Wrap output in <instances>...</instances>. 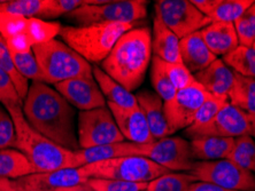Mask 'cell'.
Wrapping results in <instances>:
<instances>
[{
  "instance_id": "52",
  "label": "cell",
  "mask_w": 255,
  "mask_h": 191,
  "mask_svg": "<svg viewBox=\"0 0 255 191\" xmlns=\"http://www.w3.org/2000/svg\"><path fill=\"white\" fill-rule=\"evenodd\" d=\"M1 2H2V0H0V5H1Z\"/></svg>"
},
{
  "instance_id": "45",
  "label": "cell",
  "mask_w": 255,
  "mask_h": 191,
  "mask_svg": "<svg viewBox=\"0 0 255 191\" xmlns=\"http://www.w3.org/2000/svg\"><path fill=\"white\" fill-rule=\"evenodd\" d=\"M220 0H191V2L193 3L194 7L199 10V12L202 13L205 16L209 18L213 10L215 9Z\"/></svg>"
},
{
  "instance_id": "26",
  "label": "cell",
  "mask_w": 255,
  "mask_h": 191,
  "mask_svg": "<svg viewBox=\"0 0 255 191\" xmlns=\"http://www.w3.org/2000/svg\"><path fill=\"white\" fill-rule=\"evenodd\" d=\"M35 173L23 153L15 149L0 150V179L17 180Z\"/></svg>"
},
{
  "instance_id": "12",
  "label": "cell",
  "mask_w": 255,
  "mask_h": 191,
  "mask_svg": "<svg viewBox=\"0 0 255 191\" xmlns=\"http://www.w3.org/2000/svg\"><path fill=\"white\" fill-rule=\"evenodd\" d=\"M209 96L211 94H208L206 89L194 80L185 88L177 91L171 101L164 103V115L170 134L186 129L192 125L199 109Z\"/></svg>"
},
{
  "instance_id": "44",
  "label": "cell",
  "mask_w": 255,
  "mask_h": 191,
  "mask_svg": "<svg viewBox=\"0 0 255 191\" xmlns=\"http://www.w3.org/2000/svg\"><path fill=\"white\" fill-rule=\"evenodd\" d=\"M5 41L10 53H27L32 51V45L25 33L10 37L8 39H5Z\"/></svg>"
},
{
  "instance_id": "3",
  "label": "cell",
  "mask_w": 255,
  "mask_h": 191,
  "mask_svg": "<svg viewBox=\"0 0 255 191\" xmlns=\"http://www.w3.org/2000/svg\"><path fill=\"white\" fill-rule=\"evenodd\" d=\"M9 112L16 133V150L27 157L35 173H47L75 168V152L60 147L29 125L22 107L6 108Z\"/></svg>"
},
{
  "instance_id": "47",
  "label": "cell",
  "mask_w": 255,
  "mask_h": 191,
  "mask_svg": "<svg viewBox=\"0 0 255 191\" xmlns=\"http://www.w3.org/2000/svg\"><path fill=\"white\" fill-rule=\"evenodd\" d=\"M6 191H29V190L25 188V186L23 185V182L21 181V179H17V180H8V181H7Z\"/></svg>"
},
{
  "instance_id": "34",
  "label": "cell",
  "mask_w": 255,
  "mask_h": 191,
  "mask_svg": "<svg viewBox=\"0 0 255 191\" xmlns=\"http://www.w3.org/2000/svg\"><path fill=\"white\" fill-rule=\"evenodd\" d=\"M46 6V0H2L1 12L16 14L25 18H40Z\"/></svg>"
},
{
  "instance_id": "4",
  "label": "cell",
  "mask_w": 255,
  "mask_h": 191,
  "mask_svg": "<svg viewBox=\"0 0 255 191\" xmlns=\"http://www.w3.org/2000/svg\"><path fill=\"white\" fill-rule=\"evenodd\" d=\"M133 24L99 23L61 28L60 38L89 63L103 62L113 50L118 40Z\"/></svg>"
},
{
  "instance_id": "5",
  "label": "cell",
  "mask_w": 255,
  "mask_h": 191,
  "mask_svg": "<svg viewBox=\"0 0 255 191\" xmlns=\"http://www.w3.org/2000/svg\"><path fill=\"white\" fill-rule=\"evenodd\" d=\"M45 84L57 85L74 78H93V66L63 41L53 39L32 47Z\"/></svg>"
},
{
  "instance_id": "51",
  "label": "cell",
  "mask_w": 255,
  "mask_h": 191,
  "mask_svg": "<svg viewBox=\"0 0 255 191\" xmlns=\"http://www.w3.org/2000/svg\"><path fill=\"white\" fill-rule=\"evenodd\" d=\"M253 48H254V50H255V41H254V44H253V46H252Z\"/></svg>"
},
{
  "instance_id": "17",
  "label": "cell",
  "mask_w": 255,
  "mask_h": 191,
  "mask_svg": "<svg viewBox=\"0 0 255 191\" xmlns=\"http://www.w3.org/2000/svg\"><path fill=\"white\" fill-rule=\"evenodd\" d=\"M193 76L208 94L219 99L229 100V93L235 80V71L229 68L223 60L217 59L211 65L200 72L194 73Z\"/></svg>"
},
{
  "instance_id": "16",
  "label": "cell",
  "mask_w": 255,
  "mask_h": 191,
  "mask_svg": "<svg viewBox=\"0 0 255 191\" xmlns=\"http://www.w3.org/2000/svg\"><path fill=\"white\" fill-rule=\"evenodd\" d=\"M88 180L81 167L63 168L47 173H33L25 178H21V181L29 191H57L73 188L84 185Z\"/></svg>"
},
{
  "instance_id": "36",
  "label": "cell",
  "mask_w": 255,
  "mask_h": 191,
  "mask_svg": "<svg viewBox=\"0 0 255 191\" xmlns=\"http://www.w3.org/2000/svg\"><path fill=\"white\" fill-rule=\"evenodd\" d=\"M241 46L252 47L255 41V1L234 23Z\"/></svg>"
},
{
  "instance_id": "10",
  "label": "cell",
  "mask_w": 255,
  "mask_h": 191,
  "mask_svg": "<svg viewBox=\"0 0 255 191\" xmlns=\"http://www.w3.org/2000/svg\"><path fill=\"white\" fill-rule=\"evenodd\" d=\"M133 156L148 158L170 172H190L194 163L190 142L177 136H167L148 144L136 143Z\"/></svg>"
},
{
  "instance_id": "42",
  "label": "cell",
  "mask_w": 255,
  "mask_h": 191,
  "mask_svg": "<svg viewBox=\"0 0 255 191\" xmlns=\"http://www.w3.org/2000/svg\"><path fill=\"white\" fill-rule=\"evenodd\" d=\"M0 103L5 108L23 107V101L15 88L8 74L0 68Z\"/></svg>"
},
{
  "instance_id": "28",
  "label": "cell",
  "mask_w": 255,
  "mask_h": 191,
  "mask_svg": "<svg viewBox=\"0 0 255 191\" xmlns=\"http://www.w3.org/2000/svg\"><path fill=\"white\" fill-rule=\"evenodd\" d=\"M61 28L62 25L58 22H47L42 18L32 17L28 18L25 35L33 47L55 39V37L60 35Z\"/></svg>"
},
{
  "instance_id": "19",
  "label": "cell",
  "mask_w": 255,
  "mask_h": 191,
  "mask_svg": "<svg viewBox=\"0 0 255 191\" xmlns=\"http://www.w3.org/2000/svg\"><path fill=\"white\" fill-rule=\"evenodd\" d=\"M179 50L183 64L192 74L200 72L217 60V56L205 44L200 32H194L181 39Z\"/></svg>"
},
{
  "instance_id": "50",
  "label": "cell",
  "mask_w": 255,
  "mask_h": 191,
  "mask_svg": "<svg viewBox=\"0 0 255 191\" xmlns=\"http://www.w3.org/2000/svg\"><path fill=\"white\" fill-rule=\"evenodd\" d=\"M7 181H8V179H0V191H6Z\"/></svg>"
},
{
  "instance_id": "37",
  "label": "cell",
  "mask_w": 255,
  "mask_h": 191,
  "mask_svg": "<svg viewBox=\"0 0 255 191\" xmlns=\"http://www.w3.org/2000/svg\"><path fill=\"white\" fill-rule=\"evenodd\" d=\"M86 185L95 191H144L147 188L148 183L127 182L110 179H89Z\"/></svg>"
},
{
  "instance_id": "29",
  "label": "cell",
  "mask_w": 255,
  "mask_h": 191,
  "mask_svg": "<svg viewBox=\"0 0 255 191\" xmlns=\"http://www.w3.org/2000/svg\"><path fill=\"white\" fill-rule=\"evenodd\" d=\"M194 182L198 179L191 173L170 172L149 182L145 191H189Z\"/></svg>"
},
{
  "instance_id": "1",
  "label": "cell",
  "mask_w": 255,
  "mask_h": 191,
  "mask_svg": "<svg viewBox=\"0 0 255 191\" xmlns=\"http://www.w3.org/2000/svg\"><path fill=\"white\" fill-rule=\"evenodd\" d=\"M22 111L29 125L48 140L70 151L81 150L75 129L74 107L45 82L33 81Z\"/></svg>"
},
{
  "instance_id": "9",
  "label": "cell",
  "mask_w": 255,
  "mask_h": 191,
  "mask_svg": "<svg viewBox=\"0 0 255 191\" xmlns=\"http://www.w3.org/2000/svg\"><path fill=\"white\" fill-rule=\"evenodd\" d=\"M198 181L237 191H255V174L229 159L194 162L189 172Z\"/></svg>"
},
{
  "instance_id": "21",
  "label": "cell",
  "mask_w": 255,
  "mask_h": 191,
  "mask_svg": "<svg viewBox=\"0 0 255 191\" xmlns=\"http://www.w3.org/2000/svg\"><path fill=\"white\" fill-rule=\"evenodd\" d=\"M191 151L197 162H214L228 159L235 147L234 137L201 136L191 140Z\"/></svg>"
},
{
  "instance_id": "7",
  "label": "cell",
  "mask_w": 255,
  "mask_h": 191,
  "mask_svg": "<svg viewBox=\"0 0 255 191\" xmlns=\"http://www.w3.org/2000/svg\"><path fill=\"white\" fill-rule=\"evenodd\" d=\"M147 15V1L144 0H120L84 5L66 15L68 20L80 25L99 23H128L134 24Z\"/></svg>"
},
{
  "instance_id": "31",
  "label": "cell",
  "mask_w": 255,
  "mask_h": 191,
  "mask_svg": "<svg viewBox=\"0 0 255 191\" xmlns=\"http://www.w3.org/2000/svg\"><path fill=\"white\" fill-rule=\"evenodd\" d=\"M229 160L244 170L255 172V141L251 135H242L235 138V147Z\"/></svg>"
},
{
  "instance_id": "35",
  "label": "cell",
  "mask_w": 255,
  "mask_h": 191,
  "mask_svg": "<svg viewBox=\"0 0 255 191\" xmlns=\"http://www.w3.org/2000/svg\"><path fill=\"white\" fill-rule=\"evenodd\" d=\"M12 54L13 62L15 68L18 71V73L27 80L40 81L44 82V78L40 71L39 64L37 62L36 56L32 51L27 53H10Z\"/></svg>"
},
{
  "instance_id": "53",
  "label": "cell",
  "mask_w": 255,
  "mask_h": 191,
  "mask_svg": "<svg viewBox=\"0 0 255 191\" xmlns=\"http://www.w3.org/2000/svg\"><path fill=\"white\" fill-rule=\"evenodd\" d=\"M144 191H145V190H144Z\"/></svg>"
},
{
  "instance_id": "18",
  "label": "cell",
  "mask_w": 255,
  "mask_h": 191,
  "mask_svg": "<svg viewBox=\"0 0 255 191\" xmlns=\"http://www.w3.org/2000/svg\"><path fill=\"white\" fill-rule=\"evenodd\" d=\"M138 106L144 114L154 140L170 135L168 122L164 115V103L161 97L154 92L141 91L137 93Z\"/></svg>"
},
{
  "instance_id": "22",
  "label": "cell",
  "mask_w": 255,
  "mask_h": 191,
  "mask_svg": "<svg viewBox=\"0 0 255 191\" xmlns=\"http://www.w3.org/2000/svg\"><path fill=\"white\" fill-rule=\"evenodd\" d=\"M136 143L132 142H119V143L100 145L96 148L81 149L75 151V168L85 165L104 162V160L120 158V157H134L133 151Z\"/></svg>"
},
{
  "instance_id": "48",
  "label": "cell",
  "mask_w": 255,
  "mask_h": 191,
  "mask_svg": "<svg viewBox=\"0 0 255 191\" xmlns=\"http://www.w3.org/2000/svg\"><path fill=\"white\" fill-rule=\"evenodd\" d=\"M57 191H95L93 190L91 187H89L86 183L84 185H80V186H76V187H73V188H66V189H60Z\"/></svg>"
},
{
  "instance_id": "14",
  "label": "cell",
  "mask_w": 255,
  "mask_h": 191,
  "mask_svg": "<svg viewBox=\"0 0 255 191\" xmlns=\"http://www.w3.org/2000/svg\"><path fill=\"white\" fill-rule=\"evenodd\" d=\"M58 91L74 108L89 111L106 107V99L95 78H74L55 85Z\"/></svg>"
},
{
  "instance_id": "13",
  "label": "cell",
  "mask_w": 255,
  "mask_h": 191,
  "mask_svg": "<svg viewBox=\"0 0 255 191\" xmlns=\"http://www.w3.org/2000/svg\"><path fill=\"white\" fill-rule=\"evenodd\" d=\"M185 135L191 140L201 136L238 137L251 135L249 115L228 102L208 123L198 127H187Z\"/></svg>"
},
{
  "instance_id": "2",
  "label": "cell",
  "mask_w": 255,
  "mask_h": 191,
  "mask_svg": "<svg viewBox=\"0 0 255 191\" xmlns=\"http://www.w3.org/2000/svg\"><path fill=\"white\" fill-rule=\"evenodd\" d=\"M151 56L149 29H131L118 40L110 55L101 62V69L128 91L132 92L144 81Z\"/></svg>"
},
{
  "instance_id": "6",
  "label": "cell",
  "mask_w": 255,
  "mask_h": 191,
  "mask_svg": "<svg viewBox=\"0 0 255 191\" xmlns=\"http://www.w3.org/2000/svg\"><path fill=\"white\" fill-rule=\"evenodd\" d=\"M88 179L121 180L127 182L149 183L153 180L170 173L167 168L145 157H120L85 165L81 167Z\"/></svg>"
},
{
  "instance_id": "20",
  "label": "cell",
  "mask_w": 255,
  "mask_h": 191,
  "mask_svg": "<svg viewBox=\"0 0 255 191\" xmlns=\"http://www.w3.org/2000/svg\"><path fill=\"white\" fill-rule=\"evenodd\" d=\"M199 32L209 51L216 56H226L239 46L237 32L232 23L212 22Z\"/></svg>"
},
{
  "instance_id": "43",
  "label": "cell",
  "mask_w": 255,
  "mask_h": 191,
  "mask_svg": "<svg viewBox=\"0 0 255 191\" xmlns=\"http://www.w3.org/2000/svg\"><path fill=\"white\" fill-rule=\"evenodd\" d=\"M228 102L229 100L227 99H219V97H214L211 95L205 101V103L202 104L200 109H199L196 116V119H194L193 124L190 127L201 126L204 125V124L208 123L209 121H212V119L216 116L217 112L222 109Z\"/></svg>"
},
{
  "instance_id": "32",
  "label": "cell",
  "mask_w": 255,
  "mask_h": 191,
  "mask_svg": "<svg viewBox=\"0 0 255 191\" xmlns=\"http://www.w3.org/2000/svg\"><path fill=\"white\" fill-rule=\"evenodd\" d=\"M151 81L154 91L161 99L163 103H167L174 99L177 89L172 84L171 80L168 77L166 71L162 68L161 60L156 56L152 58V66H151Z\"/></svg>"
},
{
  "instance_id": "23",
  "label": "cell",
  "mask_w": 255,
  "mask_h": 191,
  "mask_svg": "<svg viewBox=\"0 0 255 191\" xmlns=\"http://www.w3.org/2000/svg\"><path fill=\"white\" fill-rule=\"evenodd\" d=\"M179 41L181 39L168 29L162 21L157 17L154 18L152 39V51L154 52V56L168 63L182 62Z\"/></svg>"
},
{
  "instance_id": "38",
  "label": "cell",
  "mask_w": 255,
  "mask_h": 191,
  "mask_svg": "<svg viewBox=\"0 0 255 191\" xmlns=\"http://www.w3.org/2000/svg\"><path fill=\"white\" fill-rule=\"evenodd\" d=\"M28 18L0 10V36L3 39L25 33Z\"/></svg>"
},
{
  "instance_id": "41",
  "label": "cell",
  "mask_w": 255,
  "mask_h": 191,
  "mask_svg": "<svg viewBox=\"0 0 255 191\" xmlns=\"http://www.w3.org/2000/svg\"><path fill=\"white\" fill-rule=\"evenodd\" d=\"M161 63H162L163 70L166 71L168 77H169V79L171 80L172 84H174L177 91L185 88L186 86L192 84V82L196 80L194 79L193 74L187 70L184 64H183V62L168 63L161 60Z\"/></svg>"
},
{
  "instance_id": "39",
  "label": "cell",
  "mask_w": 255,
  "mask_h": 191,
  "mask_svg": "<svg viewBox=\"0 0 255 191\" xmlns=\"http://www.w3.org/2000/svg\"><path fill=\"white\" fill-rule=\"evenodd\" d=\"M84 5H89V0H46V6L40 18L44 20L68 15Z\"/></svg>"
},
{
  "instance_id": "15",
  "label": "cell",
  "mask_w": 255,
  "mask_h": 191,
  "mask_svg": "<svg viewBox=\"0 0 255 191\" xmlns=\"http://www.w3.org/2000/svg\"><path fill=\"white\" fill-rule=\"evenodd\" d=\"M107 104L108 109L111 110L115 119L116 125L128 142L137 144H148L155 141L139 107L126 109V108L118 107L112 103Z\"/></svg>"
},
{
  "instance_id": "27",
  "label": "cell",
  "mask_w": 255,
  "mask_h": 191,
  "mask_svg": "<svg viewBox=\"0 0 255 191\" xmlns=\"http://www.w3.org/2000/svg\"><path fill=\"white\" fill-rule=\"evenodd\" d=\"M223 62L238 74L255 78V50L253 47L239 45L235 51L223 56Z\"/></svg>"
},
{
  "instance_id": "46",
  "label": "cell",
  "mask_w": 255,
  "mask_h": 191,
  "mask_svg": "<svg viewBox=\"0 0 255 191\" xmlns=\"http://www.w3.org/2000/svg\"><path fill=\"white\" fill-rule=\"evenodd\" d=\"M189 191H237V190L227 189V188H223V187L212 185V183L198 181L191 185Z\"/></svg>"
},
{
  "instance_id": "40",
  "label": "cell",
  "mask_w": 255,
  "mask_h": 191,
  "mask_svg": "<svg viewBox=\"0 0 255 191\" xmlns=\"http://www.w3.org/2000/svg\"><path fill=\"white\" fill-rule=\"evenodd\" d=\"M16 149V133L9 112L0 103V150Z\"/></svg>"
},
{
  "instance_id": "11",
  "label": "cell",
  "mask_w": 255,
  "mask_h": 191,
  "mask_svg": "<svg viewBox=\"0 0 255 191\" xmlns=\"http://www.w3.org/2000/svg\"><path fill=\"white\" fill-rule=\"evenodd\" d=\"M154 9L155 17L179 39L199 32L212 23L211 18L199 12L189 0H157Z\"/></svg>"
},
{
  "instance_id": "33",
  "label": "cell",
  "mask_w": 255,
  "mask_h": 191,
  "mask_svg": "<svg viewBox=\"0 0 255 191\" xmlns=\"http://www.w3.org/2000/svg\"><path fill=\"white\" fill-rule=\"evenodd\" d=\"M0 68L8 74L13 81L15 88H16L18 95L21 97V100L24 101L30 87L29 82L25 78H23L18 73V71L15 68L12 54H10L8 47H7L5 39L1 36H0Z\"/></svg>"
},
{
  "instance_id": "49",
  "label": "cell",
  "mask_w": 255,
  "mask_h": 191,
  "mask_svg": "<svg viewBox=\"0 0 255 191\" xmlns=\"http://www.w3.org/2000/svg\"><path fill=\"white\" fill-rule=\"evenodd\" d=\"M251 122V136L255 138V116H249Z\"/></svg>"
},
{
  "instance_id": "30",
  "label": "cell",
  "mask_w": 255,
  "mask_h": 191,
  "mask_svg": "<svg viewBox=\"0 0 255 191\" xmlns=\"http://www.w3.org/2000/svg\"><path fill=\"white\" fill-rule=\"evenodd\" d=\"M253 2L254 0H220L209 18L212 22L234 24Z\"/></svg>"
},
{
  "instance_id": "25",
  "label": "cell",
  "mask_w": 255,
  "mask_h": 191,
  "mask_svg": "<svg viewBox=\"0 0 255 191\" xmlns=\"http://www.w3.org/2000/svg\"><path fill=\"white\" fill-rule=\"evenodd\" d=\"M229 102L249 116H255V78L244 77L235 72V80Z\"/></svg>"
},
{
  "instance_id": "8",
  "label": "cell",
  "mask_w": 255,
  "mask_h": 191,
  "mask_svg": "<svg viewBox=\"0 0 255 191\" xmlns=\"http://www.w3.org/2000/svg\"><path fill=\"white\" fill-rule=\"evenodd\" d=\"M77 138L81 149L126 141L108 107L81 111L78 114Z\"/></svg>"
},
{
  "instance_id": "24",
  "label": "cell",
  "mask_w": 255,
  "mask_h": 191,
  "mask_svg": "<svg viewBox=\"0 0 255 191\" xmlns=\"http://www.w3.org/2000/svg\"><path fill=\"white\" fill-rule=\"evenodd\" d=\"M93 78L98 84L105 99L108 100V103L126 108V109L139 107L136 95H133L126 87H123L120 82L108 76L99 66H93Z\"/></svg>"
}]
</instances>
